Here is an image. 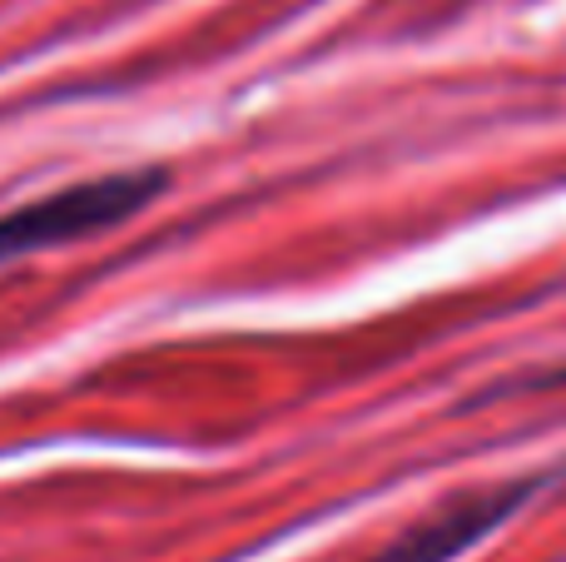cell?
Masks as SVG:
<instances>
[{
	"label": "cell",
	"instance_id": "cell-1",
	"mask_svg": "<svg viewBox=\"0 0 566 562\" xmlns=\"http://www.w3.org/2000/svg\"><path fill=\"white\" fill-rule=\"evenodd\" d=\"M165 185L169 169H119V175H99L85 179V185L55 189L50 199H35V205L0 219V264L119 225V219L139 215Z\"/></svg>",
	"mask_w": 566,
	"mask_h": 562
},
{
	"label": "cell",
	"instance_id": "cell-2",
	"mask_svg": "<svg viewBox=\"0 0 566 562\" xmlns=\"http://www.w3.org/2000/svg\"><path fill=\"white\" fill-rule=\"evenodd\" d=\"M537 488L542 478H512V483H488V488H472V493H458L442 508H432L428 518H418L412 528H402L368 562H452L458 553L478 548L488 533H497L522 503L537 498Z\"/></svg>",
	"mask_w": 566,
	"mask_h": 562
}]
</instances>
